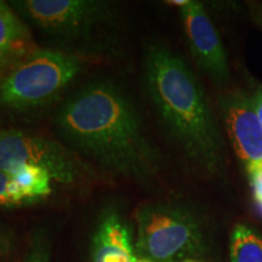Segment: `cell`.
Wrapping results in <instances>:
<instances>
[{"instance_id":"30bf717a","label":"cell","mask_w":262,"mask_h":262,"mask_svg":"<svg viewBox=\"0 0 262 262\" xmlns=\"http://www.w3.org/2000/svg\"><path fill=\"white\" fill-rule=\"evenodd\" d=\"M231 262H262V235L247 225H237L229 245Z\"/></svg>"},{"instance_id":"ba28073f","label":"cell","mask_w":262,"mask_h":262,"mask_svg":"<svg viewBox=\"0 0 262 262\" xmlns=\"http://www.w3.org/2000/svg\"><path fill=\"white\" fill-rule=\"evenodd\" d=\"M180 10L189 49L196 64L212 81L225 85L229 80L227 55L204 6L188 0Z\"/></svg>"},{"instance_id":"277c9868","label":"cell","mask_w":262,"mask_h":262,"mask_svg":"<svg viewBox=\"0 0 262 262\" xmlns=\"http://www.w3.org/2000/svg\"><path fill=\"white\" fill-rule=\"evenodd\" d=\"M81 63L64 51L34 52L0 85V103L19 112L47 106L79 74Z\"/></svg>"},{"instance_id":"52a82bcc","label":"cell","mask_w":262,"mask_h":262,"mask_svg":"<svg viewBox=\"0 0 262 262\" xmlns=\"http://www.w3.org/2000/svg\"><path fill=\"white\" fill-rule=\"evenodd\" d=\"M226 131L249 178L262 172V125L250 97L241 91L220 101Z\"/></svg>"},{"instance_id":"5b68a950","label":"cell","mask_w":262,"mask_h":262,"mask_svg":"<svg viewBox=\"0 0 262 262\" xmlns=\"http://www.w3.org/2000/svg\"><path fill=\"white\" fill-rule=\"evenodd\" d=\"M24 165L47 170L63 185L77 182L83 170L74 153L61 143L19 130H0V170L12 173Z\"/></svg>"},{"instance_id":"8992f818","label":"cell","mask_w":262,"mask_h":262,"mask_svg":"<svg viewBox=\"0 0 262 262\" xmlns=\"http://www.w3.org/2000/svg\"><path fill=\"white\" fill-rule=\"evenodd\" d=\"M14 4L41 31L67 40L86 38L114 16L110 4L93 0H24Z\"/></svg>"},{"instance_id":"8fae6325","label":"cell","mask_w":262,"mask_h":262,"mask_svg":"<svg viewBox=\"0 0 262 262\" xmlns=\"http://www.w3.org/2000/svg\"><path fill=\"white\" fill-rule=\"evenodd\" d=\"M10 175L33 204L47 198L51 193V175L39 166L24 165Z\"/></svg>"},{"instance_id":"9a60e30c","label":"cell","mask_w":262,"mask_h":262,"mask_svg":"<svg viewBox=\"0 0 262 262\" xmlns=\"http://www.w3.org/2000/svg\"><path fill=\"white\" fill-rule=\"evenodd\" d=\"M16 234L14 229L0 222V256H6L15 249Z\"/></svg>"},{"instance_id":"2e32d148","label":"cell","mask_w":262,"mask_h":262,"mask_svg":"<svg viewBox=\"0 0 262 262\" xmlns=\"http://www.w3.org/2000/svg\"><path fill=\"white\" fill-rule=\"evenodd\" d=\"M250 185L253 188L254 199L256 202L257 209L262 216V172H258L256 175L250 176Z\"/></svg>"},{"instance_id":"7a4b0ae2","label":"cell","mask_w":262,"mask_h":262,"mask_svg":"<svg viewBox=\"0 0 262 262\" xmlns=\"http://www.w3.org/2000/svg\"><path fill=\"white\" fill-rule=\"evenodd\" d=\"M143 81L169 139L189 162L209 175H220L226 159L224 137L201 81L186 61L168 48L149 45Z\"/></svg>"},{"instance_id":"4fadbf2b","label":"cell","mask_w":262,"mask_h":262,"mask_svg":"<svg viewBox=\"0 0 262 262\" xmlns=\"http://www.w3.org/2000/svg\"><path fill=\"white\" fill-rule=\"evenodd\" d=\"M31 204L33 203L12 181L11 175L0 170V206H3V208H17V206Z\"/></svg>"},{"instance_id":"5bb4252c","label":"cell","mask_w":262,"mask_h":262,"mask_svg":"<svg viewBox=\"0 0 262 262\" xmlns=\"http://www.w3.org/2000/svg\"><path fill=\"white\" fill-rule=\"evenodd\" d=\"M51 243L47 229L33 232L24 262H50Z\"/></svg>"},{"instance_id":"3957f363","label":"cell","mask_w":262,"mask_h":262,"mask_svg":"<svg viewBox=\"0 0 262 262\" xmlns=\"http://www.w3.org/2000/svg\"><path fill=\"white\" fill-rule=\"evenodd\" d=\"M137 257L153 262L196 260L209 251L208 239L194 212L171 203H145L135 212Z\"/></svg>"},{"instance_id":"ffe728a7","label":"cell","mask_w":262,"mask_h":262,"mask_svg":"<svg viewBox=\"0 0 262 262\" xmlns=\"http://www.w3.org/2000/svg\"><path fill=\"white\" fill-rule=\"evenodd\" d=\"M185 262H199V261H196V260H187V261H185Z\"/></svg>"},{"instance_id":"9c48e42d","label":"cell","mask_w":262,"mask_h":262,"mask_svg":"<svg viewBox=\"0 0 262 262\" xmlns=\"http://www.w3.org/2000/svg\"><path fill=\"white\" fill-rule=\"evenodd\" d=\"M131 229L116 211L103 216L93 241V262H135Z\"/></svg>"},{"instance_id":"7c38bea8","label":"cell","mask_w":262,"mask_h":262,"mask_svg":"<svg viewBox=\"0 0 262 262\" xmlns=\"http://www.w3.org/2000/svg\"><path fill=\"white\" fill-rule=\"evenodd\" d=\"M27 35V28L17 15L9 5L0 2V64L8 60L16 47L25 40Z\"/></svg>"},{"instance_id":"d6986e66","label":"cell","mask_w":262,"mask_h":262,"mask_svg":"<svg viewBox=\"0 0 262 262\" xmlns=\"http://www.w3.org/2000/svg\"><path fill=\"white\" fill-rule=\"evenodd\" d=\"M135 262H153V261H150V260H148V258H143V257H137L136 258V261Z\"/></svg>"},{"instance_id":"6da1fadb","label":"cell","mask_w":262,"mask_h":262,"mask_svg":"<svg viewBox=\"0 0 262 262\" xmlns=\"http://www.w3.org/2000/svg\"><path fill=\"white\" fill-rule=\"evenodd\" d=\"M57 134L68 147L114 176L146 183L159 170L140 114L120 88L91 81L58 111Z\"/></svg>"},{"instance_id":"ac0fdd59","label":"cell","mask_w":262,"mask_h":262,"mask_svg":"<svg viewBox=\"0 0 262 262\" xmlns=\"http://www.w3.org/2000/svg\"><path fill=\"white\" fill-rule=\"evenodd\" d=\"M251 15H253L255 21L262 28V6H253L251 8Z\"/></svg>"},{"instance_id":"e0dca14e","label":"cell","mask_w":262,"mask_h":262,"mask_svg":"<svg viewBox=\"0 0 262 262\" xmlns=\"http://www.w3.org/2000/svg\"><path fill=\"white\" fill-rule=\"evenodd\" d=\"M250 100L254 106L255 112L257 114L258 120H260L262 125V88H257V89L254 91V94L250 96Z\"/></svg>"}]
</instances>
